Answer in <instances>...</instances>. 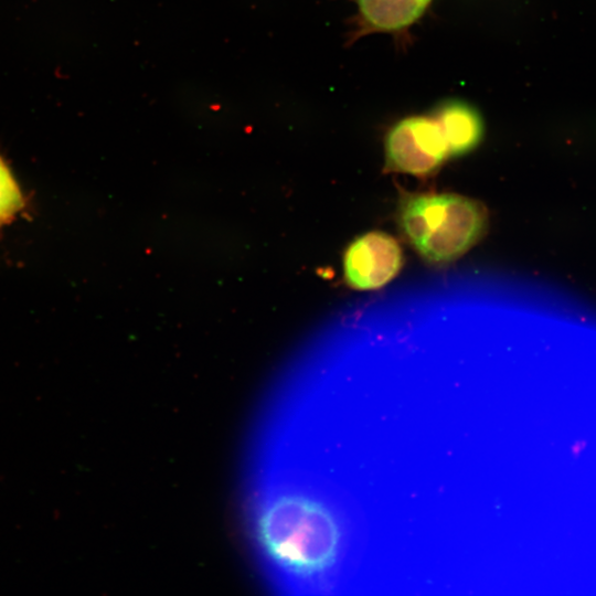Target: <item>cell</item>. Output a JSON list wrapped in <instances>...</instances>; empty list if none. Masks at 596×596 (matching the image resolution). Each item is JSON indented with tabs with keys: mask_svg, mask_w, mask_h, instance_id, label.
<instances>
[{
	"mask_svg": "<svg viewBox=\"0 0 596 596\" xmlns=\"http://www.w3.org/2000/svg\"><path fill=\"white\" fill-rule=\"evenodd\" d=\"M256 536L269 560L292 578L322 583L338 567L344 538L336 512L323 500L286 490L267 501Z\"/></svg>",
	"mask_w": 596,
	"mask_h": 596,
	"instance_id": "obj_1",
	"label": "cell"
},
{
	"mask_svg": "<svg viewBox=\"0 0 596 596\" xmlns=\"http://www.w3.org/2000/svg\"><path fill=\"white\" fill-rule=\"evenodd\" d=\"M400 228L426 260L449 263L485 235L488 213L478 201L454 193L405 194L397 214Z\"/></svg>",
	"mask_w": 596,
	"mask_h": 596,
	"instance_id": "obj_2",
	"label": "cell"
},
{
	"mask_svg": "<svg viewBox=\"0 0 596 596\" xmlns=\"http://www.w3.org/2000/svg\"><path fill=\"white\" fill-rule=\"evenodd\" d=\"M385 163L392 171L425 177L450 157L441 128L432 115H413L398 120L389 130Z\"/></svg>",
	"mask_w": 596,
	"mask_h": 596,
	"instance_id": "obj_3",
	"label": "cell"
},
{
	"mask_svg": "<svg viewBox=\"0 0 596 596\" xmlns=\"http://www.w3.org/2000/svg\"><path fill=\"white\" fill-rule=\"evenodd\" d=\"M402 265L403 253L396 240L383 232H369L345 249L344 280L356 290L377 289L392 280Z\"/></svg>",
	"mask_w": 596,
	"mask_h": 596,
	"instance_id": "obj_4",
	"label": "cell"
},
{
	"mask_svg": "<svg viewBox=\"0 0 596 596\" xmlns=\"http://www.w3.org/2000/svg\"><path fill=\"white\" fill-rule=\"evenodd\" d=\"M356 6L353 40L374 32L401 33L418 21L433 0H352Z\"/></svg>",
	"mask_w": 596,
	"mask_h": 596,
	"instance_id": "obj_5",
	"label": "cell"
},
{
	"mask_svg": "<svg viewBox=\"0 0 596 596\" xmlns=\"http://www.w3.org/2000/svg\"><path fill=\"white\" fill-rule=\"evenodd\" d=\"M433 115L441 128L450 156L465 155L480 142L483 124L479 113L468 103H443Z\"/></svg>",
	"mask_w": 596,
	"mask_h": 596,
	"instance_id": "obj_6",
	"label": "cell"
},
{
	"mask_svg": "<svg viewBox=\"0 0 596 596\" xmlns=\"http://www.w3.org/2000/svg\"><path fill=\"white\" fill-rule=\"evenodd\" d=\"M24 206L22 191L9 166L0 157V227L10 224Z\"/></svg>",
	"mask_w": 596,
	"mask_h": 596,
	"instance_id": "obj_7",
	"label": "cell"
}]
</instances>
